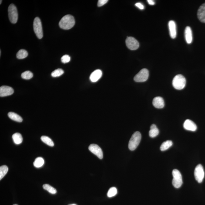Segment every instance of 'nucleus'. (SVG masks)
Here are the masks:
<instances>
[{"label": "nucleus", "instance_id": "obj_14", "mask_svg": "<svg viewBox=\"0 0 205 205\" xmlns=\"http://www.w3.org/2000/svg\"><path fill=\"white\" fill-rule=\"evenodd\" d=\"M168 26L170 36L172 39H175L177 35L176 23L173 21H170L169 22Z\"/></svg>", "mask_w": 205, "mask_h": 205}, {"label": "nucleus", "instance_id": "obj_3", "mask_svg": "<svg viewBox=\"0 0 205 205\" xmlns=\"http://www.w3.org/2000/svg\"><path fill=\"white\" fill-rule=\"evenodd\" d=\"M186 83V79L181 75H177L172 80V85L177 90H181L184 88Z\"/></svg>", "mask_w": 205, "mask_h": 205}, {"label": "nucleus", "instance_id": "obj_33", "mask_svg": "<svg viewBox=\"0 0 205 205\" xmlns=\"http://www.w3.org/2000/svg\"><path fill=\"white\" fill-rule=\"evenodd\" d=\"M147 1H148V3H149V5H154L155 4V2L152 0H148Z\"/></svg>", "mask_w": 205, "mask_h": 205}, {"label": "nucleus", "instance_id": "obj_8", "mask_svg": "<svg viewBox=\"0 0 205 205\" xmlns=\"http://www.w3.org/2000/svg\"><path fill=\"white\" fill-rule=\"evenodd\" d=\"M195 178L199 183L203 181L204 177V171L203 166L201 164H199L196 166L194 172Z\"/></svg>", "mask_w": 205, "mask_h": 205}, {"label": "nucleus", "instance_id": "obj_12", "mask_svg": "<svg viewBox=\"0 0 205 205\" xmlns=\"http://www.w3.org/2000/svg\"><path fill=\"white\" fill-rule=\"evenodd\" d=\"M184 127L186 130L195 132L197 130V127L195 123L189 119L186 120L184 123Z\"/></svg>", "mask_w": 205, "mask_h": 205}, {"label": "nucleus", "instance_id": "obj_2", "mask_svg": "<svg viewBox=\"0 0 205 205\" xmlns=\"http://www.w3.org/2000/svg\"><path fill=\"white\" fill-rule=\"evenodd\" d=\"M141 135L140 132H136L132 135L129 141L128 148L130 150L133 151L136 149L141 140Z\"/></svg>", "mask_w": 205, "mask_h": 205}, {"label": "nucleus", "instance_id": "obj_9", "mask_svg": "<svg viewBox=\"0 0 205 205\" xmlns=\"http://www.w3.org/2000/svg\"><path fill=\"white\" fill-rule=\"evenodd\" d=\"M126 44L128 48L132 50H136L139 46L138 41L133 37H127L126 39Z\"/></svg>", "mask_w": 205, "mask_h": 205}, {"label": "nucleus", "instance_id": "obj_16", "mask_svg": "<svg viewBox=\"0 0 205 205\" xmlns=\"http://www.w3.org/2000/svg\"><path fill=\"white\" fill-rule=\"evenodd\" d=\"M197 15L200 21L205 23V3L199 7L197 11Z\"/></svg>", "mask_w": 205, "mask_h": 205}, {"label": "nucleus", "instance_id": "obj_15", "mask_svg": "<svg viewBox=\"0 0 205 205\" xmlns=\"http://www.w3.org/2000/svg\"><path fill=\"white\" fill-rule=\"evenodd\" d=\"M153 105L157 108H162L165 106L163 99L160 97H157L154 98L152 102Z\"/></svg>", "mask_w": 205, "mask_h": 205}, {"label": "nucleus", "instance_id": "obj_30", "mask_svg": "<svg viewBox=\"0 0 205 205\" xmlns=\"http://www.w3.org/2000/svg\"><path fill=\"white\" fill-rule=\"evenodd\" d=\"M61 60L64 64L67 63L70 61V57L68 55H64L61 57Z\"/></svg>", "mask_w": 205, "mask_h": 205}, {"label": "nucleus", "instance_id": "obj_19", "mask_svg": "<svg viewBox=\"0 0 205 205\" xmlns=\"http://www.w3.org/2000/svg\"><path fill=\"white\" fill-rule=\"evenodd\" d=\"M8 116L12 120L15 121L21 122L23 121V118L18 114L13 112H9L8 114Z\"/></svg>", "mask_w": 205, "mask_h": 205}, {"label": "nucleus", "instance_id": "obj_17", "mask_svg": "<svg viewBox=\"0 0 205 205\" xmlns=\"http://www.w3.org/2000/svg\"><path fill=\"white\" fill-rule=\"evenodd\" d=\"M185 38L187 44H190L193 40L192 30L189 26H187L185 29Z\"/></svg>", "mask_w": 205, "mask_h": 205}, {"label": "nucleus", "instance_id": "obj_22", "mask_svg": "<svg viewBox=\"0 0 205 205\" xmlns=\"http://www.w3.org/2000/svg\"><path fill=\"white\" fill-rule=\"evenodd\" d=\"M41 139L44 143H45L46 144L49 145V146L51 147L54 146V143L53 142L49 137L45 136H43L41 137Z\"/></svg>", "mask_w": 205, "mask_h": 205}, {"label": "nucleus", "instance_id": "obj_36", "mask_svg": "<svg viewBox=\"0 0 205 205\" xmlns=\"http://www.w3.org/2000/svg\"><path fill=\"white\" fill-rule=\"evenodd\" d=\"M18 205L16 204H14V205Z\"/></svg>", "mask_w": 205, "mask_h": 205}, {"label": "nucleus", "instance_id": "obj_24", "mask_svg": "<svg viewBox=\"0 0 205 205\" xmlns=\"http://www.w3.org/2000/svg\"><path fill=\"white\" fill-rule=\"evenodd\" d=\"M28 55V53L24 49H21L17 54V57L18 59H23L26 57Z\"/></svg>", "mask_w": 205, "mask_h": 205}, {"label": "nucleus", "instance_id": "obj_6", "mask_svg": "<svg viewBox=\"0 0 205 205\" xmlns=\"http://www.w3.org/2000/svg\"><path fill=\"white\" fill-rule=\"evenodd\" d=\"M8 13L10 21L13 24L17 23L18 19V13L17 7L14 4L10 5L8 8Z\"/></svg>", "mask_w": 205, "mask_h": 205}, {"label": "nucleus", "instance_id": "obj_10", "mask_svg": "<svg viewBox=\"0 0 205 205\" xmlns=\"http://www.w3.org/2000/svg\"><path fill=\"white\" fill-rule=\"evenodd\" d=\"M89 150L96 155L99 159H102L103 158V153L102 149L98 145L96 144H91L89 147Z\"/></svg>", "mask_w": 205, "mask_h": 205}, {"label": "nucleus", "instance_id": "obj_28", "mask_svg": "<svg viewBox=\"0 0 205 205\" xmlns=\"http://www.w3.org/2000/svg\"><path fill=\"white\" fill-rule=\"evenodd\" d=\"M64 73V71L62 69H58L53 71L51 75V76L53 77H57L61 76Z\"/></svg>", "mask_w": 205, "mask_h": 205}, {"label": "nucleus", "instance_id": "obj_21", "mask_svg": "<svg viewBox=\"0 0 205 205\" xmlns=\"http://www.w3.org/2000/svg\"><path fill=\"white\" fill-rule=\"evenodd\" d=\"M172 142L171 140H168L163 142L160 146V150L162 151H165L172 146Z\"/></svg>", "mask_w": 205, "mask_h": 205}, {"label": "nucleus", "instance_id": "obj_27", "mask_svg": "<svg viewBox=\"0 0 205 205\" xmlns=\"http://www.w3.org/2000/svg\"><path fill=\"white\" fill-rule=\"evenodd\" d=\"M33 75L31 71H27L23 73L21 75L22 78L25 80H29L33 77Z\"/></svg>", "mask_w": 205, "mask_h": 205}, {"label": "nucleus", "instance_id": "obj_7", "mask_svg": "<svg viewBox=\"0 0 205 205\" xmlns=\"http://www.w3.org/2000/svg\"><path fill=\"white\" fill-rule=\"evenodd\" d=\"M149 72L148 69H143L134 76V81L136 82H144L148 80Z\"/></svg>", "mask_w": 205, "mask_h": 205}, {"label": "nucleus", "instance_id": "obj_35", "mask_svg": "<svg viewBox=\"0 0 205 205\" xmlns=\"http://www.w3.org/2000/svg\"><path fill=\"white\" fill-rule=\"evenodd\" d=\"M1 1V2H2V1H1H1Z\"/></svg>", "mask_w": 205, "mask_h": 205}, {"label": "nucleus", "instance_id": "obj_1", "mask_svg": "<svg viewBox=\"0 0 205 205\" xmlns=\"http://www.w3.org/2000/svg\"><path fill=\"white\" fill-rule=\"evenodd\" d=\"M75 24V19L73 16L70 15L64 16L59 23V26L61 29L64 30L71 29Z\"/></svg>", "mask_w": 205, "mask_h": 205}, {"label": "nucleus", "instance_id": "obj_32", "mask_svg": "<svg viewBox=\"0 0 205 205\" xmlns=\"http://www.w3.org/2000/svg\"><path fill=\"white\" fill-rule=\"evenodd\" d=\"M135 6L141 10L144 9V6L140 2H138V3H136Z\"/></svg>", "mask_w": 205, "mask_h": 205}, {"label": "nucleus", "instance_id": "obj_31", "mask_svg": "<svg viewBox=\"0 0 205 205\" xmlns=\"http://www.w3.org/2000/svg\"><path fill=\"white\" fill-rule=\"evenodd\" d=\"M108 2L107 0H99L98 2V6L99 7H102L103 5L105 4Z\"/></svg>", "mask_w": 205, "mask_h": 205}, {"label": "nucleus", "instance_id": "obj_25", "mask_svg": "<svg viewBox=\"0 0 205 205\" xmlns=\"http://www.w3.org/2000/svg\"><path fill=\"white\" fill-rule=\"evenodd\" d=\"M8 168L6 165H3L0 167V180L2 179L8 172Z\"/></svg>", "mask_w": 205, "mask_h": 205}, {"label": "nucleus", "instance_id": "obj_4", "mask_svg": "<svg viewBox=\"0 0 205 205\" xmlns=\"http://www.w3.org/2000/svg\"><path fill=\"white\" fill-rule=\"evenodd\" d=\"M172 175L173 186L176 188H179L183 184L182 176L181 173L178 170L175 169L173 170Z\"/></svg>", "mask_w": 205, "mask_h": 205}, {"label": "nucleus", "instance_id": "obj_20", "mask_svg": "<svg viewBox=\"0 0 205 205\" xmlns=\"http://www.w3.org/2000/svg\"><path fill=\"white\" fill-rule=\"evenodd\" d=\"M12 139H13L15 144H19L23 142V138L21 134L20 133H16L12 136Z\"/></svg>", "mask_w": 205, "mask_h": 205}, {"label": "nucleus", "instance_id": "obj_11", "mask_svg": "<svg viewBox=\"0 0 205 205\" xmlns=\"http://www.w3.org/2000/svg\"><path fill=\"white\" fill-rule=\"evenodd\" d=\"M14 93V90L8 86H2L0 87V96L1 97H6L10 96Z\"/></svg>", "mask_w": 205, "mask_h": 205}, {"label": "nucleus", "instance_id": "obj_18", "mask_svg": "<svg viewBox=\"0 0 205 205\" xmlns=\"http://www.w3.org/2000/svg\"><path fill=\"white\" fill-rule=\"evenodd\" d=\"M159 131L155 124L152 125L149 132V135L151 138H155L159 134Z\"/></svg>", "mask_w": 205, "mask_h": 205}, {"label": "nucleus", "instance_id": "obj_34", "mask_svg": "<svg viewBox=\"0 0 205 205\" xmlns=\"http://www.w3.org/2000/svg\"><path fill=\"white\" fill-rule=\"evenodd\" d=\"M77 205L75 204H70V205Z\"/></svg>", "mask_w": 205, "mask_h": 205}, {"label": "nucleus", "instance_id": "obj_23", "mask_svg": "<svg viewBox=\"0 0 205 205\" xmlns=\"http://www.w3.org/2000/svg\"><path fill=\"white\" fill-rule=\"evenodd\" d=\"M44 159L42 157H37L35 159L34 162V165L36 168L41 167L44 165Z\"/></svg>", "mask_w": 205, "mask_h": 205}, {"label": "nucleus", "instance_id": "obj_29", "mask_svg": "<svg viewBox=\"0 0 205 205\" xmlns=\"http://www.w3.org/2000/svg\"><path fill=\"white\" fill-rule=\"evenodd\" d=\"M117 189L116 188L112 187L109 189L107 192V196L109 197H113L117 194Z\"/></svg>", "mask_w": 205, "mask_h": 205}, {"label": "nucleus", "instance_id": "obj_13", "mask_svg": "<svg viewBox=\"0 0 205 205\" xmlns=\"http://www.w3.org/2000/svg\"><path fill=\"white\" fill-rule=\"evenodd\" d=\"M102 72L100 70H96L90 75V80L92 82H97L102 77Z\"/></svg>", "mask_w": 205, "mask_h": 205}, {"label": "nucleus", "instance_id": "obj_5", "mask_svg": "<svg viewBox=\"0 0 205 205\" xmlns=\"http://www.w3.org/2000/svg\"><path fill=\"white\" fill-rule=\"evenodd\" d=\"M34 33L38 39H41L43 37V32L41 21L39 17H36L33 23Z\"/></svg>", "mask_w": 205, "mask_h": 205}, {"label": "nucleus", "instance_id": "obj_26", "mask_svg": "<svg viewBox=\"0 0 205 205\" xmlns=\"http://www.w3.org/2000/svg\"><path fill=\"white\" fill-rule=\"evenodd\" d=\"M43 188L46 190L47 191L52 194H55L57 193L56 190L52 186L48 184H44L43 186Z\"/></svg>", "mask_w": 205, "mask_h": 205}]
</instances>
